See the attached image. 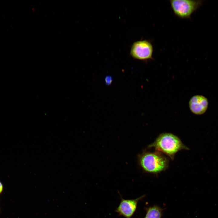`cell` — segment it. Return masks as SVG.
<instances>
[{"label": "cell", "mask_w": 218, "mask_h": 218, "mask_svg": "<svg viewBox=\"0 0 218 218\" xmlns=\"http://www.w3.org/2000/svg\"><path fill=\"white\" fill-rule=\"evenodd\" d=\"M145 196L144 195L134 199H125L121 197L120 203L115 211L119 216L131 218L136 210L138 202Z\"/></svg>", "instance_id": "cell-5"}, {"label": "cell", "mask_w": 218, "mask_h": 218, "mask_svg": "<svg viewBox=\"0 0 218 218\" xmlns=\"http://www.w3.org/2000/svg\"><path fill=\"white\" fill-rule=\"evenodd\" d=\"M146 213L144 218H161L164 210L157 205L145 208Z\"/></svg>", "instance_id": "cell-7"}, {"label": "cell", "mask_w": 218, "mask_h": 218, "mask_svg": "<svg viewBox=\"0 0 218 218\" xmlns=\"http://www.w3.org/2000/svg\"><path fill=\"white\" fill-rule=\"evenodd\" d=\"M149 147L154 148L156 151L165 154L172 160L174 159L175 154L179 151L189 150L178 137L169 133L160 134Z\"/></svg>", "instance_id": "cell-1"}, {"label": "cell", "mask_w": 218, "mask_h": 218, "mask_svg": "<svg viewBox=\"0 0 218 218\" xmlns=\"http://www.w3.org/2000/svg\"><path fill=\"white\" fill-rule=\"evenodd\" d=\"M139 162L145 171L152 173L165 170L169 165L168 159L162 153L157 151L143 153L139 157Z\"/></svg>", "instance_id": "cell-2"}, {"label": "cell", "mask_w": 218, "mask_h": 218, "mask_svg": "<svg viewBox=\"0 0 218 218\" xmlns=\"http://www.w3.org/2000/svg\"><path fill=\"white\" fill-rule=\"evenodd\" d=\"M153 47L150 41L143 40L134 42L130 50V54L134 58L146 60L152 58Z\"/></svg>", "instance_id": "cell-4"}, {"label": "cell", "mask_w": 218, "mask_h": 218, "mask_svg": "<svg viewBox=\"0 0 218 218\" xmlns=\"http://www.w3.org/2000/svg\"><path fill=\"white\" fill-rule=\"evenodd\" d=\"M208 105L207 99L201 95H195L192 97L189 101V107L193 114L200 115L206 111Z\"/></svg>", "instance_id": "cell-6"}, {"label": "cell", "mask_w": 218, "mask_h": 218, "mask_svg": "<svg viewBox=\"0 0 218 218\" xmlns=\"http://www.w3.org/2000/svg\"><path fill=\"white\" fill-rule=\"evenodd\" d=\"M3 189V186L2 183L0 181V193L2 192Z\"/></svg>", "instance_id": "cell-9"}, {"label": "cell", "mask_w": 218, "mask_h": 218, "mask_svg": "<svg viewBox=\"0 0 218 218\" xmlns=\"http://www.w3.org/2000/svg\"><path fill=\"white\" fill-rule=\"evenodd\" d=\"M112 81V78L110 76H106L105 78V81L107 85L110 84L111 83Z\"/></svg>", "instance_id": "cell-8"}, {"label": "cell", "mask_w": 218, "mask_h": 218, "mask_svg": "<svg viewBox=\"0 0 218 218\" xmlns=\"http://www.w3.org/2000/svg\"><path fill=\"white\" fill-rule=\"evenodd\" d=\"M202 0H171L172 9L175 15L182 19H188L202 5Z\"/></svg>", "instance_id": "cell-3"}]
</instances>
